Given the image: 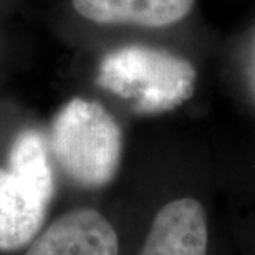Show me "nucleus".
<instances>
[{"mask_svg": "<svg viewBox=\"0 0 255 255\" xmlns=\"http://www.w3.org/2000/svg\"><path fill=\"white\" fill-rule=\"evenodd\" d=\"M53 194L0 167V251L13 252L38 236Z\"/></svg>", "mask_w": 255, "mask_h": 255, "instance_id": "nucleus-4", "label": "nucleus"}, {"mask_svg": "<svg viewBox=\"0 0 255 255\" xmlns=\"http://www.w3.org/2000/svg\"><path fill=\"white\" fill-rule=\"evenodd\" d=\"M50 146L62 171L86 189L106 186L120 169L121 129L96 101L70 100L55 116Z\"/></svg>", "mask_w": 255, "mask_h": 255, "instance_id": "nucleus-1", "label": "nucleus"}, {"mask_svg": "<svg viewBox=\"0 0 255 255\" xmlns=\"http://www.w3.org/2000/svg\"><path fill=\"white\" fill-rule=\"evenodd\" d=\"M23 255H120L118 234L95 209H75L40 231Z\"/></svg>", "mask_w": 255, "mask_h": 255, "instance_id": "nucleus-3", "label": "nucleus"}, {"mask_svg": "<svg viewBox=\"0 0 255 255\" xmlns=\"http://www.w3.org/2000/svg\"><path fill=\"white\" fill-rule=\"evenodd\" d=\"M81 17L95 23H132L141 27H167L181 22L194 0H73Z\"/></svg>", "mask_w": 255, "mask_h": 255, "instance_id": "nucleus-6", "label": "nucleus"}, {"mask_svg": "<svg viewBox=\"0 0 255 255\" xmlns=\"http://www.w3.org/2000/svg\"><path fill=\"white\" fill-rule=\"evenodd\" d=\"M96 81L111 93L131 100L139 113H162L191 98L196 71L176 55L134 45L106 55Z\"/></svg>", "mask_w": 255, "mask_h": 255, "instance_id": "nucleus-2", "label": "nucleus"}, {"mask_svg": "<svg viewBox=\"0 0 255 255\" xmlns=\"http://www.w3.org/2000/svg\"><path fill=\"white\" fill-rule=\"evenodd\" d=\"M207 224L196 199L171 201L156 214L139 255H206Z\"/></svg>", "mask_w": 255, "mask_h": 255, "instance_id": "nucleus-5", "label": "nucleus"}]
</instances>
